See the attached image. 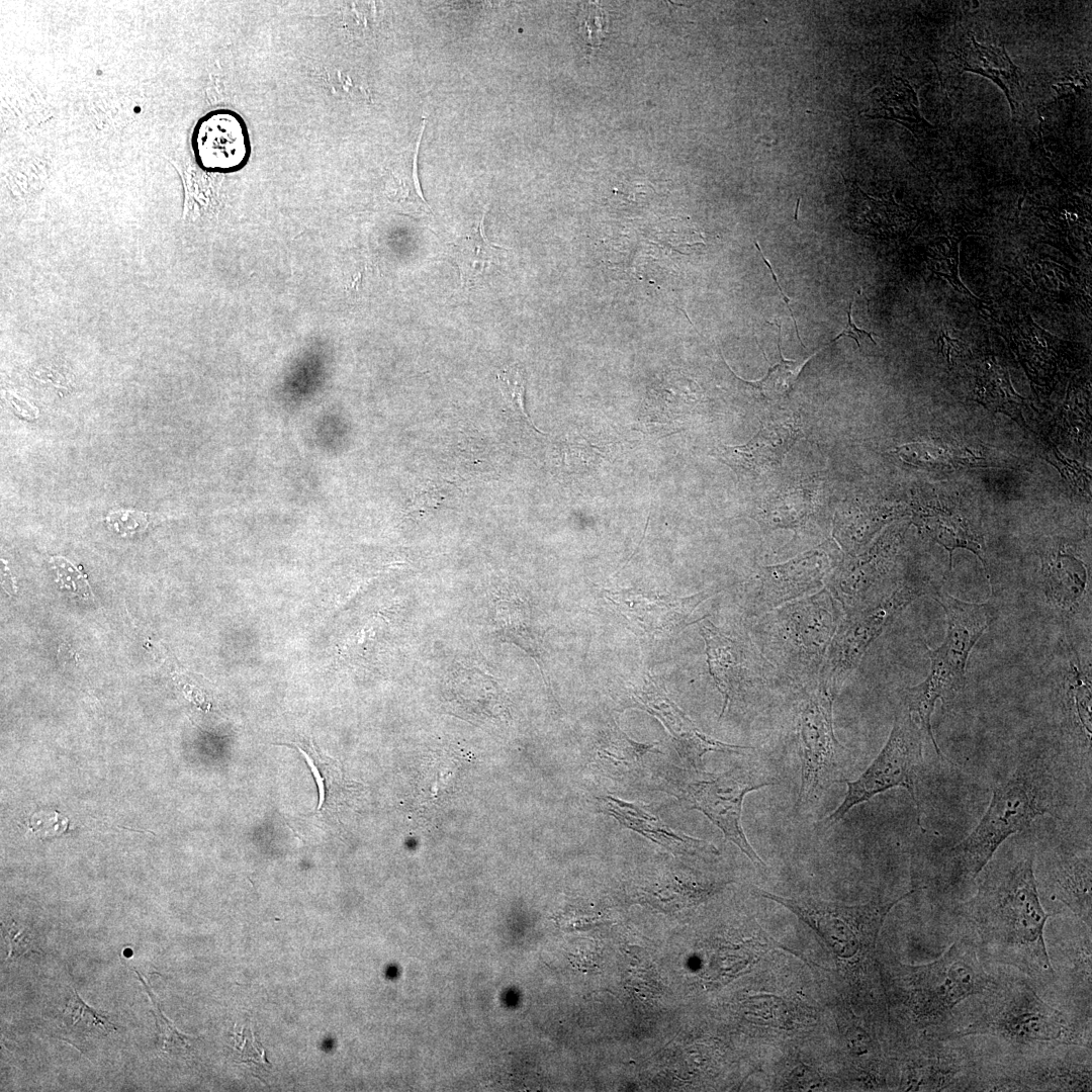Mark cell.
I'll return each instance as SVG.
<instances>
[{
	"label": "cell",
	"mask_w": 1092,
	"mask_h": 1092,
	"mask_svg": "<svg viewBox=\"0 0 1092 1092\" xmlns=\"http://www.w3.org/2000/svg\"><path fill=\"white\" fill-rule=\"evenodd\" d=\"M1002 974L993 990L971 1003L947 1039L996 1037L1010 1056L1030 1055L1058 1045L1091 1048V1021L1045 1002L1025 976Z\"/></svg>",
	"instance_id": "obj_2"
},
{
	"label": "cell",
	"mask_w": 1092,
	"mask_h": 1092,
	"mask_svg": "<svg viewBox=\"0 0 1092 1092\" xmlns=\"http://www.w3.org/2000/svg\"><path fill=\"white\" fill-rule=\"evenodd\" d=\"M1091 1048L1058 1045L988 1064L981 1091H1090Z\"/></svg>",
	"instance_id": "obj_9"
},
{
	"label": "cell",
	"mask_w": 1092,
	"mask_h": 1092,
	"mask_svg": "<svg viewBox=\"0 0 1092 1092\" xmlns=\"http://www.w3.org/2000/svg\"><path fill=\"white\" fill-rule=\"evenodd\" d=\"M190 144L196 164L210 173L237 172L251 156L246 121L232 109H213L203 114L194 124Z\"/></svg>",
	"instance_id": "obj_20"
},
{
	"label": "cell",
	"mask_w": 1092,
	"mask_h": 1092,
	"mask_svg": "<svg viewBox=\"0 0 1092 1092\" xmlns=\"http://www.w3.org/2000/svg\"><path fill=\"white\" fill-rule=\"evenodd\" d=\"M899 534L890 532L867 552L849 557L828 579V590L845 615L857 612L879 601L900 581L893 579Z\"/></svg>",
	"instance_id": "obj_17"
},
{
	"label": "cell",
	"mask_w": 1092,
	"mask_h": 1092,
	"mask_svg": "<svg viewBox=\"0 0 1092 1092\" xmlns=\"http://www.w3.org/2000/svg\"><path fill=\"white\" fill-rule=\"evenodd\" d=\"M797 709V737L801 761V782L796 810L814 801L833 783L845 748L833 727V703L836 691L818 679L801 687Z\"/></svg>",
	"instance_id": "obj_8"
},
{
	"label": "cell",
	"mask_w": 1092,
	"mask_h": 1092,
	"mask_svg": "<svg viewBox=\"0 0 1092 1092\" xmlns=\"http://www.w3.org/2000/svg\"><path fill=\"white\" fill-rule=\"evenodd\" d=\"M913 522L921 533L948 551L949 569L953 551L959 548L967 549L981 560L990 578L983 535L963 514L937 502L916 510Z\"/></svg>",
	"instance_id": "obj_24"
},
{
	"label": "cell",
	"mask_w": 1092,
	"mask_h": 1092,
	"mask_svg": "<svg viewBox=\"0 0 1092 1092\" xmlns=\"http://www.w3.org/2000/svg\"><path fill=\"white\" fill-rule=\"evenodd\" d=\"M719 590L705 589L677 597L657 595L643 589H604V597L629 629L649 643L664 642L677 636L690 623L697 607Z\"/></svg>",
	"instance_id": "obj_16"
},
{
	"label": "cell",
	"mask_w": 1092,
	"mask_h": 1092,
	"mask_svg": "<svg viewBox=\"0 0 1092 1092\" xmlns=\"http://www.w3.org/2000/svg\"><path fill=\"white\" fill-rule=\"evenodd\" d=\"M1050 942L1055 984L1064 990L1066 1010L1091 1021V927L1082 924Z\"/></svg>",
	"instance_id": "obj_21"
},
{
	"label": "cell",
	"mask_w": 1092,
	"mask_h": 1092,
	"mask_svg": "<svg viewBox=\"0 0 1092 1092\" xmlns=\"http://www.w3.org/2000/svg\"><path fill=\"white\" fill-rule=\"evenodd\" d=\"M797 435L793 421H769L746 444L725 447L722 457L734 468L763 473L781 464Z\"/></svg>",
	"instance_id": "obj_25"
},
{
	"label": "cell",
	"mask_w": 1092,
	"mask_h": 1092,
	"mask_svg": "<svg viewBox=\"0 0 1092 1092\" xmlns=\"http://www.w3.org/2000/svg\"><path fill=\"white\" fill-rule=\"evenodd\" d=\"M598 801H600L602 810L613 816L622 825L668 849L681 853H717L711 843L674 832L657 816L653 815L647 807L609 796L600 797Z\"/></svg>",
	"instance_id": "obj_26"
},
{
	"label": "cell",
	"mask_w": 1092,
	"mask_h": 1092,
	"mask_svg": "<svg viewBox=\"0 0 1092 1092\" xmlns=\"http://www.w3.org/2000/svg\"><path fill=\"white\" fill-rule=\"evenodd\" d=\"M1091 851L1061 849L1043 864L1036 882L1048 896L1065 905L1085 925H1092Z\"/></svg>",
	"instance_id": "obj_23"
},
{
	"label": "cell",
	"mask_w": 1092,
	"mask_h": 1092,
	"mask_svg": "<svg viewBox=\"0 0 1092 1092\" xmlns=\"http://www.w3.org/2000/svg\"><path fill=\"white\" fill-rule=\"evenodd\" d=\"M926 739L915 719L902 707L896 711L890 735L877 757L854 781L842 780L847 786L841 804L819 822L831 826L843 819L856 805L894 788H903L911 796L921 828V808L918 781L923 768V742Z\"/></svg>",
	"instance_id": "obj_7"
},
{
	"label": "cell",
	"mask_w": 1092,
	"mask_h": 1092,
	"mask_svg": "<svg viewBox=\"0 0 1092 1092\" xmlns=\"http://www.w3.org/2000/svg\"><path fill=\"white\" fill-rule=\"evenodd\" d=\"M26 935L27 933L22 932L21 930L18 932H9L10 956L8 959H11L12 957L15 958L27 951L28 940Z\"/></svg>",
	"instance_id": "obj_42"
},
{
	"label": "cell",
	"mask_w": 1092,
	"mask_h": 1092,
	"mask_svg": "<svg viewBox=\"0 0 1092 1092\" xmlns=\"http://www.w3.org/2000/svg\"><path fill=\"white\" fill-rule=\"evenodd\" d=\"M936 589L928 582L902 581L874 604L845 615L832 639L818 679L838 692L884 630L916 599L931 596Z\"/></svg>",
	"instance_id": "obj_10"
},
{
	"label": "cell",
	"mask_w": 1092,
	"mask_h": 1092,
	"mask_svg": "<svg viewBox=\"0 0 1092 1092\" xmlns=\"http://www.w3.org/2000/svg\"><path fill=\"white\" fill-rule=\"evenodd\" d=\"M853 302H854V296L852 297V299L849 301V304H848L847 323H846L845 328L833 340H831L829 342V344L837 341L839 338H842V337L846 336V337L852 338L855 341L858 348L860 349L859 339H861L862 336H867L876 345V342L872 337L874 335L873 333L864 331L862 329H859L854 325V323L852 321V314H851Z\"/></svg>",
	"instance_id": "obj_41"
},
{
	"label": "cell",
	"mask_w": 1092,
	"mask_h": 1092,
	"mask_svg": "<svg viewBox=\"0 0 1092 1092\" xmlns=\"http://www.w3.org/2000/svg\"><path fill=\"white\" fill-rule=\"evenodd\" d=\"M976 385L977 395L983 404L1022 419L1019 411L1023 398L1013 389L1008 372L995 362H989L988 367L978 375Z\"/></svg>",
	"instance_id": "obj_31"
},
{
	"label": "cell",
	"mask_w": 1092,
	"mask_h": 1092,
	"mask_svg": "<svg viewBox=\"0 0 1092 1092\" xmlns=\"http://www.w3.org/2000/svg\"><path fill=\"white\" fill-rule=\"evenodd\" d=\"M1057 673V695L1064 728L1091 752L1092 687L1090 658H1082L1067 636Z\"/></svg>",
	"instance_id": "obj_22"
},
{
	"label": "cell",
	"mask_w": 1092,
	"mask_h": 1092,
	"mask_svg": "<svg viewBox=\"0 0 1092 1092\" xmlns=\"http://www.w3.org/2000/svg\"><path fill=\"white\" fill-rule=\"evenodd\" d=\"M497 382L503 397L509 406L521 416L530 427L541 433L531 422L524 406L526 380L522 370L517 365L509 366L498 372Z\"/></svg>",
	"instance_id": "obj_36"
},
{
	"label": "cell",
	"mask_w": 1092,
	"mask_h": 1092,
	"mask_svg": "<svg viewBox=\"0 0 1092 1092\" xmlns=\"http://www.w3.org/2000/svg\"><path fill=\"white\" fill-rule=\"evenodd\" d=\"M971 41L956 56L959 68L983 75L996 83L1005 93L1013 116L1021 94L1018 68L1008 57L1004 47L996 48L979 43L973 34Z\"/></svg>",
	"instance_id": "obj_28"
},
{
	"label": "cell",
	"mask_w": 1092,
	"mask_h": 1092,
	"mask_svg": "<svg viewBox=\"0 0 1092 1092\" xmlns=\"http://www.w3.org/2000/svg\"><path fill=\"white\" fill-rule=\"evenodd\" d=\"M777 784L774 778L753 770L734 768L719 776L704 775L688 786L691 808L702 812L753 863L765 864L746 838L741 824L743 800L746 794Z\"/></svg>",
	"instance_id": "obj_13"
},
{
	"label": "cell",
	"mask_w": 1092,
	"mask_h": 1092,
	"mask_svg": "<svg viewBox=\"0 0 1092 1092\" xmlns=\"http://www.w3.org/2000/svg\"><path fill=\"white\" fill-rule=\"evenodd\" d=\"M778 328L780 361L769 367L766 375L762 379L749 382V384H752L758 389L764 397L769 399L786 396L792 389L805 365L817 354V352H815L808 358L801 360L785 359L781 351V326H778Z\"/></svg>",
	"instance_id": "obj_33"
},
{
	"label": "cell",
	"mask_w": 1092,
	"mask_h": 1092,
	"mask_svg": "<svg viewBox=\"0 0 1092 1092\" xmlns=\"http://www.w3.org/2000/svg\"><path fill=\"white\" fill-rule=\"evenodd\" d=\"M136 974L141 982L143 983L145 989L147 990V993L151 996L152 1002L155 1006L154 1013L157 1019V1025L159 1026L160 1032L163 1035L164 1051L168 1053H181L189 1050V1036L179 1032V1030L172 1024V1022L163 1015L162 1011L160 1010L159 1004H157V1001L155 1000L154 994L151 992V989H149L147 984L141 978L139 972H136Z\"/></svg>",
	"instance_id": "obj_37"
},
{
	"label": "cell",
	"mask_w": 1092,
	"mask_h": 1092,
	"mask_svg": "<svg viewBox=\"0 0 1092 1092\" xmlns=\"http://www.w3.org/2000/svg\"><path fill=\"white\" fill-rule=\"evenodd\" d=\"M931 597L945 612L946 634L935 649L926 645L930 670L926 678L902 691L900 705L926 733H931V716L938 700H951L965 686L966 666L972 649L989 628L990 604L969 603L937 588Z\"/></svg>",
	"instance_id": "obj_6"
},
{
	"label": "cell",
	"mask_w": 1092,
	"mask_h": 1092,
	"mask_svg": "<svg viewBox=\"0 0 1092 1092\" xmlns=\"http://www.w3.org/2000/svg\"><path fill=\"white\" fill-rule=\"evenodd\" d=\"M845 613L826 588L760 616L755 646L786 677L804 687L818 680Z\"/></svg>",
	"instance_id": "obj_5"
},
{
	"label": "cell",
	"mask_w": 1092,
	"mask_h": 1092,
	"mask_svg": "<svg viewBox=\"0 0 1092 1092\" xmlns=\"http://www.w3.org/2000/svg\"><path fill=\"white\" fill-rule=\"evenodd\" d=\"M1034 863L1032 848L995 853L961 910L984 962L1014 968L1045 990L1055 985L1044 937L1051 914L1039 898Z\"/></svg>",
	"instance_id": "obj_1"
},
{
	"label": "cell",
	"mask_w": 1092,
	"mask_h": 1092,
	"mask_svg": "<svg viewBox=\"0 0 1092 1092\" xmlns=\"http://www.w3.org/2000/svg\"><path fill=\"white\" fill-rule=\"evenodd\" d=\"M835 558L830 548L821 546L788 562L761 567L741 590L744 607L750 614L761 616L812 595L823 585Z\"/></svg>",
	"instance_id": "obj_15"
},
{
	"label": "cell",
	"mask_w": 1092,
	"mask_h": 1092,
	"mask_svg": "<svg viewBox=\"0 0 1092 1092\" xmlns=\"http://www.w3.org/2000/svg\"><path fill=\"white\" fill-rule=\"evenodd\" d=\"M615 728V736L599 752L603 758L612 761L614 764L632 766L638 764L645 753L654 751L655 744L636 742L620 731L617 726Z\"/></svg>",
	"instance_id": "obj_35"
},
{
	"label": "cell",
	"mask_w": 1092,
	"mask_h": 1092,
	"mask_svg": "<svg viewBox=\"0 0 1092 1092\" xmlns=\"http://www.w3.org/2000/svg\"><path fill=\"white\" fill-rule=\"evenodd\" d=\"M929 268L939 275L945 278L951 286L961 293L979 300L974 294L963 284L959 276V241L953 239H943L935 242L929 254Z\"/></svg>",
	"instance_id": "obj_34"
},
{
	"label": "cell",
	"mask_w": 1092,
	"mask_h": 1092,
	"mask_svg": "<svg viewBox=\"0 0 1092 1092\" xmlns=\"http://www.w3.org/2000/svg\"><path fill=\"white\" fill-rule=\"evenodd\" d=\"M67 1010L73 1018V1024H76L80 1019H87V1025L94 1028L101 1029L104 1033H108L111 1030H115L116 1027L109 1021L107 1013L98 1012L92 1007L88 1006L73 989V997L70 999Z\"/></svg>",
	"instance_id": "obj_39"
},
{
	"label": "cell",
	"mask_w": 1092,
	"mask_h": 1092,
	"mask_svg": "<svg viewBox=\"0 0 1092 1092\" xmlns=\"http://www.w3.org/2000/svg\"><path fill=\"white\" fill-rule=\"evenodd\" d=\"M1039 573V594L1065 624L1090 615V566L1070 546H1049L1041 554Z\"/></svg>",
	"instance_id": "obj_19"
},
{
	"label": "cell",
	"mask_w": 1092,
	"mask_h": 1092,
	"mask_svg": "<svg viewBox=\"0 0 1092 1092\" xmlns=\"http://www.w3.org/2000/svg\"><path fill=\"white\" fill-rule=\"evenodd\" d=\"M709 672L724 698L720 717L749 693L770 686L779 671L750 639L732 637L710 621L700 624Z\"/></svg>",
	"instance_id": "obj_12"
},
{
	"label": "cell",
	"mask_w": 1092,
	"mask_h": 1092,
	"mask_svg": "<svg viewBox=\"0 0 1092 1092\" xmlns=\"http://www.w3.org/2000/svg\"><path fill=\"white\" fill-rule=\"evenodd\" d=\"M301 752L305 756V758L307 760V763L309 764V766H310V768L312 770V774H313V776L315 778L316 784L318 786V789H320V806H318V808H321V806L323 805L324 800H325V786H324V783H323V779L321 778V774L318 772V769L312 763V761L308 757V755L303 750H301Z\"/></svg>",
	"instance_id": "obj_44"
},
{
	"label": "cell",
	"mask_w": 1092,
	"mask_h": 1092,
	"mask_svg": "<svg viewBox=\"0 0 1092 1092\" xmlns=\"http://www.w3.org/2000/svg\"><path fill=\"white\" fill-rule=\"evenodd\" d=\"M848 192V217L852 228L859 231H878L884 229L893 221L894 214L899 206L893 200H883L871 197L862 192L858 186L845 178Z\"/></svg>",
	"instance_id": "obj_32"
},
{
	"label": "cell",
	"mask_w": 1092,
	"mask_h": 1092,
	"mask_svg": "<svg viewBox=\"0 0 1092 1092\" xmlns=\"http://www.w3.org/2000/svg\"><path fill=\"white\" fill-rule=\"evenodd\" d=\"M896 454L905 462L931 470H952L960 467L989 466L984 455L968 447H952L947 444L916 442L895 448Z\"/></svg>",
	"instance_id": "obj_29"
},
{
	"label": "cell",
	"mask_w": 1092,
	"mask_h": 1092,
	"mask_svg": "<svg viewBox=\"0 0 1092 1092\" xmlns=\"http://www.w3.org/2000/svg\"><path fill=\"white\" fill-rule=\"evenodd\" d=\"M973 936L954 941L937 960L904 967L896 977L901 1004L921 1035L946 1040L959 1021V1007L993 990L991 973Z\"/></svg>",
	"instance_id": "obj_4"
},
{
	"label": "cell",
	"mask_w": 1092,
	"mask_h": 1092,
	"mask_svg": "<svg viewBox=\"0 0 1092 1092\" xmlns=\"http://www.w3.org/2000/svg\"><path fill=\"white\" fill-rule=\"evenodd\" d=\"M914 890L888 901L844 905L814 899L786 898L760 891L813 927L840 957L864 958L875 948L879 931L890 910Z\"/></svg>",
	"instance_id": "obj_11"
},
{
	"label": "cell",
	"mask_w": 1092,
	"mask_h": 1092,
	"mask_svg": "<svg viewBox=\"0 0 1092 1092\" xmlns=\"http://www.w3.org/2000/svg\"><path fill=\"white\" fill-rule=\"evenodd\" d=\"M485 213L486 209L477 224L450 248V255L460 271L461 287L465 289L482 285L500 268L503 250L485 235Z\"/></svg>",
	"instance_id": "obj_27"
},
{
	"label": "cell",
	"mask_w": 1092,
	"mask_h": 1092,
	"mask_svg": "<svg viewBox=\"0 0 1092 1092\" xmlns=\"http://www.w3.org/2000/svg\"><path fill=\"white\" fill-rule=\"evenodd\" d=\"M986 1064L973 1052L920 1035L912 1057L904 1062L899 1089L904 1091H980Z\"/></svg>",
	"instance_id": "obj_14"
},
{
	"label": "cell",
	"mask_w": 1092,
	"mask_h": 1092,
	"mask_svg": "<svg viewBox=\"0 0 1092 1092\" xmlns=\"http://www.w3.org/2000/svg\"><path fill=\"white\" fill-rule=\"evenodd\" d=\"M873 118L893 119L908 127L916 136L924 135L933 129L920 115L918 99L908 82L895 78L886 87L876 101Z\"/></svg>",
	"instance_id": "obj_30"
},
{
	"label": "cell",
	"mask_w": 1092,
	"mask_h": 1092,
	"mask_svg": "<svg viewBox=\"0 0 1092 1092\" xmlns=\"http://www.w3.org/2000/svg\"><path fill=\"white\" fill-rule=\"evenodd\" d=\"M755 246H756V248H757L758 252L760 253L761 259H762V260H763V262L765 263L766 267L768 268V270H769V272H770V275H771V276H772V278H774V282L776 283V285H777V287H778V289H779V291H780V293H781V297H782V299H783V300H784V302L786 303V305H787V307H788V309H789V311H790V313H791V316H792V318H793V321H794V326H795V331H796V333H797V337H798L799 341L801 342V344L803 345V342H802V340H801V337H800V334H799L798 326H797V323H796V317H795V315H794V312H793V310H792V308H791V306H790V298H789L788 296H786V295L784 294V292H783V290H782V287H781V285L779 284V281H778L777 275H776L775 271L772 270V267H771L770 263L768 262V260H766V259H765V257H764V255H763V253H762V251H761V248H760V246L758 245V243H756V242H755Z\"/></svg>",
	"instance_id": "obj_43"
},
{
	"label": "cell",
	"mask_w": 1092,
	"mask_h": 1092,
	"mask_svg": "<svg viewBox=\"0 0 1092 1092\" xmlns=\"http://www.w3.org/2000/svg\"><path fill=\"white\" fill-rule=\"evenodd\" d=\"M52 563H54V567L57 569L59 577L58 581L61 582V587H67L70 592L81 598H87L90 595V587L86 581V575L80 573L74 565L63 557L52 558Z\"/></svg>",
	"instance_id": "obj_40"
},
{
	"label": "cell",
	"mask_w": 1092,
	"mask_h": 1092,
	"mask_svg": "<svg viewBox=\"0 0 1092 1092\" xmlns=\"http://www.w3.org/2000/svg\"><path fill=\"white\" fill-rule=\"evenodd\" d=\"M606 13L600 7L593 3L582 7L579 15L580 33L590 46L601 43L606 32Z\"/></svg>",
	"instance_id": "obj_38"
},
{
	"label": "cell",
	"mask_w": 1092,
	"mask_h": 1092,
	"mask_svg": "<svg viewBox=\"0 0 1092 1092\" xmlns=\"http://www.w3.org/2000/svg\"><path fill=\"white\" fill-rule=\"evenodd\" d=\"M626 690L631 702L626 707H637L656 717L673 738L676 751L694 767L711 751H737L751 746L734 745L719 741L702 732L690 717L667 696L648 671L627 680Z\"/></svg>",
	"instance_id": "obj_18"
},
{
	"label": "cell",
	"mask_w": 1092,
	"mask_h": 1092,
	"mask_svg": "<svg viewBox=\"0 0 1092 1092\" xmlns=\"http://www.w3.org/2000/svg\"><path fill=\"white\" fill-rule=\"evenodd\" d=\"M1040 768L1021 763L993 791L990 804L977 826L939 859L932 878L942 892H951L977 880L999 847L1023 831L1039 816L1052 812V790Z\"/></svg>",
	"instance_id": "obj_3"
}]
</instances>
